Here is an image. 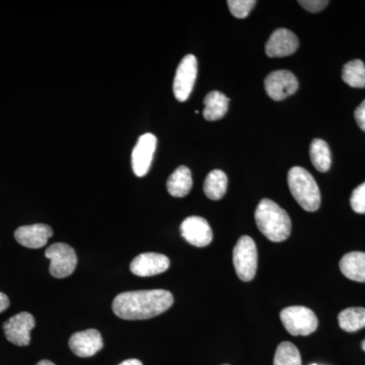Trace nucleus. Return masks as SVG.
<instances>
[{
    "instance_id": "32",
    "label": "nucleus",
    "mask_w": 365,
    "mask_h": 365,
    "mask_svg": "<svg viewBox=\"0 0 365 365\" xmlns=\"http://www.w3.org/2000/svg\"><path fill=\"white\" fill-rule=\"evenodd\" d=\"M311 365H319V364H311Z\"/></svg>"
},
{
    "instance_id": "10",
    "label": "nucleus",
    "mask_w": 365,
    "mask_h": 365,
    "mask_svg": "<svg viewBox=\"0 0 365 365\" xmlns=\"http://www.w3.org/2000/svg\"><path fill=\"white\" fill-rule=\"evenodd\" d=\"M35 325V318L32 314L23 312L7 319L4 324V331L9 342L16 346H28Z\"/></svg>"
},
{
    "instance_id": "27",
    "label": "nucleus",
    "mask_w": 365,
    "mask_h": 365,
    "mask_svg": "<svg viewBox=\"0 0 365 365\" xmlns=\"http://www.w3.org/2000/svg\"><path fill=\"white\" fill-rule=\"evenodd\" d=\"M354 117L359 128L365 132V100L355 110Z\"/></svg>"
},
{
    "instance_id": "8",
    "label": "nucleus",
    "mask_w": 365,
    "mask_h": 365,
    "mask_svg": "<svg viewBox=\"0 0 365 365\" xmlns=\"http://www.w3.org/2000/svg\"><path fill=\"white\" fill-rule=\"evenodd\" d=\"M299 81L292 71H276L265 78V90L274 101H283L299 90Z\"/></svg>"
},
{
    "instance_id": "19",
    "label": "nucleus",
    "mask_w": 365,
    "mask_h": 365,
    "mask_svg": "<svg viewBox=\"0 0 365 365\" xmlns=\"http://www.w3.org/2000/svg\"><path fill=\"white\" fill-rule=\"evenodd\" d=\"M204 193L211 200H220L227 193V176L220 170L209 173L203 186Z\"/></svg>"
},
{
    "instance_id": "15",
    "label": "nucleus",
    "mask_w": 365,
    "mask_h": 365,
    "mask_svg": "<svg viewBox=\"0 0 365 365\" xmlns=\"http://www.w3.org/2000/svg\"><path fill=\"white\" fill-rule=\"evenodd\" d=\"M52 235V228L43 223L21 227L14 232V237L19 244L29 249L43 248Z\"/></svg>"
},
{
    "instance_id": "28",
    "label": "nucleus",
    "mask_w": 365,
    "mask_h": 365,
    "mask_svg": "<svg viewBox=\"0 0 365 365\" xmlns=\"http://www.w3.org/2000/svg\"><path fill=\"white\" fill-rule=\"evenodd\" d=\"M9 307V299L6 294L0 292V313L6 311L7 307Z\"/></svg>"
},
{
    "instance_id": "30",
    "label": "nucleus",
    "mask_w": 365,
    "mask_h": 365,
    "mask_svg": "<svg viewBox=\"0 0 365 365\" xmlns=\"http://www.w3.org/2000/svg\"><path fill=\"white\" fill-rule=\"evenodd\" d=\"M37 365H56L53 364L50 360H42V361L38 362Z\"/></svg>"
},
{
    "instance_id": "33",
    "label": "nucleus",
    "mask_w": 365,
    "mask_h": 365,
    "mask_svg": "<svg viewBox=\"0 0 365 365\" xmlns=\"http://www.w3.org/2000/svg\"><path fill=\"white\" fill-rule=\"evenodd\" d=\"M222 365H230V364H222Z\"/></svg>"
},
{
    "instance_id": "13",
    "label": "nucleus",
    "mask_w": 365,
    "mask_h": 365,
    "mask_svg": "<svg viewBox=\"0 0 365 365\" xmlns=\"http://www.w3.org/2000/svg\"><path fill=\"white\" fill-rule=\"evenodd\" d=\"M69 347L76 356L86 359L97 354L104 347V341L98 330L88 329L73 334L69 339Z\"/></svg>"
},
{
    "instance_id": "23",
    "label": "nucleus",
    "mask_w": 365,
    "mask_h": 365,
    "mask_svg": "<svg viewBox=\"0 0 365 365\" xmlns=\"http://www.w3.org/2000/svg\"><path fill=\"white\" fill-rule=\"evenodd\" d=\"M273 365H302V356L297 346L282 342L276 349Z\"/></svg>"
},
{
    "instance_id": "5",
    "label": "nucleus",
    "mask_w": 365,
    "mask_h": 365,
    "mask_svg": "<svg viewBox=\"0 0 365 365\" xmlns=\"http://www.w3.org/2000/svg\"><path fill=\"white\" fill-rule=\"evenodd\" d=\"M281 322L292 336H309L317 330L318 318L311 309L294 306L285 307L280 313Z\"/></svg>"
},
{
    "instance_id": "11",
    "label": "nucleus",
    "mask_w": 365,
    "mask_h": 365,
    "mask_svg": "<svg viewBox=\"0 0 365 365\" xmlns=\"http://www.w3.org/2000/svg\"><path fill=\"white\" fill-rule=\"evenodd\" d=\"M182 237L192 246L203 248L211 244L213 240L212 230L205 218L190 216L181 225Z\"/></svg>"
},
{
    "instance_id": "16",
    "label": "nucleus",
    "mask_w": 365,
    "mask_h": 365,
    "mask_svg": "<svg viewBox=\"0 0 365 365\" xmlns=\"http://www.w3.org/2000/svg\"><path fill=\"white\" fill-rule=\"evenodd\" d=\"M339 267L341 272L348 279L356 282H365V253L351 252L344 255L341 259Z\"/></svg>"
},
{
    "instance_id": "14",
    "label": "nucleus",
    "mask_w": 365,
    "mask_h": 365,
    "mask_svg": "<svg viewBox=\"0 0 365 365\" xmlns=\"http://www.w3.org/2000/svg\"><path fill=\"white\" fill-rule=\"evenodd\" d=\"M170 259L163 254L138 255L130 264L131 272L140 277H150L165 272L170 268Z\"/></svg>"
},
{
    "instance_id": "24",
    "label": "nucleus",
    "mask_w": 365,
    "mask_h": 365,
    "mask_svg": "<svg viewBox=\"0 0 365 365\" xmlns=\"http://www.w3.org/2000/svg\"><path fill=\"white\" fill-rule=\"evenodd\" d=\"M255 0H228L227 6L232 16L237 19H245L249 16L256 6Z\"/></svg>"
},
{
    "instance_id": "25",
    "label": "nucleus",
    "mask_w": 365,
    "mask_h": 365,
    "mask_svg": "<svg viewBox=\"0 0 365 365\" xmlns=\"http://www.w3.org/2000/svg\"><path fill=\"white\" fill-rule=\"evenodd\" d=\"M350 204L355 212L365 215V182L353 191Z\"/></svg>"
},
{
    "instance_id": "4",
    "label": "nucleus",
    "mask_w": 365,
    "mask_h": 365,
    "mask_svg": "<svg viewBox=\"0 0 365 365\" xmlns=\"http://www.w3.org/2000/svg\"><path fill=\"white\" fill-rule=\"evenodd\" d=\"M234 266L240 279L249 282L256 276L258 251L254 240L248 235L240 237L234 248Z\"/></svg>"
},
{
    "instance_id": "1",
    "label": "nucleus",
    "mask_w": 365,
    "mask_h": 365,
    "mask_svg": "<svg viewBox=\"0 0 365 365\" xmlns=\"http://www.w3.org/2000/svg\"><path fill=\"white\" fill-rule=\"evenodd\" d=\"M174 304V297L165 289L137 290L118 294L112 309L119 318L135 321L160 316Z\"/></svg>"
},
{
    "instance_id": "7",
    "label": "nucleus",
    "mask_w": 365,
    "mask_h": 365,
    "mask_svg": "<svg viewBox=\"0 0 365 365\" xmlns=\"http://www.w3.org/2000/svg\"><path fill=\"white\" fill-rule=\"evenodd\" d=\"M197 71H198V64L194 55H187L180 62L176 76H175L174 86H173L175 97L179 102H186L191 95L195 85Z\"/></svg>"
},
{
    "instance_id": "20",
    "label": "nucleus",
    "mask_w": 365,
    "mask_h": 365,
    "mask_svg": "<svg viewBox=\"0 0 365 365\" xmlns=\"http://www.w3.org/2000/svg\"><path fill=\"white\" fill-rule=\"evenodd\" d=\"M309 155L314 167L319 172L326 173L330 170L332 157H331L330 148L326 141L319 138L314 139L309 146Z\"/></svg>"
},
{
    "instance_id": "31",
    "label": "nucleus",
    "mask_w": 365,
    "mask_h": 365,
    "mask_svg": "<svg viewBox=\"0 0 365 365\" xmlns=\"http://www.w3.org/2000/svg\"><path fill=\"white\" fill-rule=\"evenodd\" d=\"M361 348H362V350H364V351H365V339L364 341H362Z\"/></svg>"
},
{
    "instance_id": "2",
    "label": "nucleus",
    "mask_w": 365,
    "mask_h": 365,
    "mask_svg": "<svg viewBox=\"0 0 365 365\" xmlns=\"http://www.w3.org/2000/svg\"><path fill=\"white\" fill-rule=\"evenodd\" d=\"M259 230L271 242L287 241L292 234V220L284 209L270 199H263L255 211Z\"/></svg>"
},
{
    "instance_id": "6",
    "label": "nucleus",
    "mask_w": 365,
    "mask_h": 365,
    "mask_svg": "<svg viewBox=\"0 0 365 365\" xmlns=\"http://www.w3.org/2000/svg\"><path fill=\"white\" fill-rule=\"evenodd\" d=\"M46 258L51 261L50 274L55 278H66L71 276L78 265V256L69 245L56 242L45 252Z\"/></svg>"
},
{
    "instance_id": "29",
    "label": "nucleus",
    "mask_w": 365,
    "mask_h": 365,
    "mask_svg": "<svg viewBox=\"0 0 365 365\" xmlns=\"http://www.w3.org/2000/svg\"><path fill=\"white\" fill-rule=\"evenodd\" d=\"M119 365H143L140 360L138 359H128L121 362Z\"/></svg>"
},
{
    "instance_id": "21",
    "label": "nucleus",
    "mask_w": 365,
    "mask_h": 365,
    "mask_svg": "<svg viewBox=\"0 0 365 365\" xmlns=\"http://www.w3.org/2000/svg\"><path fill=\"white\" fill-rule=\"evenodd\" d=\"M340 328L345 332H356L365 328L364 307H348L338 316Z\"/></svg>"
},
{
    "instance_id": "17",
    "label": "nucleus",
    "mask_w": 365,
    "mask_h": 365,
    "mask_svg": "<svg viewBox=\"0 0 365 365\" xmlns=\"http://www.w3.org/2000/svg\"><path fill=\"white\" fill-rule=\"evenodd\" d=\"M193 186L192 173L189 168L180 165L169 177L167 182V189L170 195L182 198L188 195Z\"/></svg>"
},
{
    "instance_id": "3",
    "label": "nucleus",
    "mask_w": 365,
    "mask_h": 365,
    "mask_svg": "<svg viewBox=\"0 0 365 365\" xmlns=\"http://www.w3.org/2000/svg\"><path fill=\"white\" fill-rule=\"evenodd\" d=\"M288 186L297 202L309 212H314L321 205V193L314 177L304 168L294 167L288 172Z\"/></svg>"
},
{
    "instance_id": "9",
    "label": "nucleus",
    "mask_w": 365,
    "mask_h": 365,
    "mask_svg": "<svg viewBox=\"0 0 365 365\" xmlns=\"http://www.w3.org/2000/svg\"><path fill=\"white\" fill-rule=\"evenodd\" d=\"M158 139L153 133H145L139 137L135 148L132 151V170L137 177L148 175L157 148Z\"/></svg>"
},
{
    "instance_id": "12",
    "label": "nucleus",
    "mask_w": 365,
    "mask_h": 365,
    "mask_svg": "<svg viewBox=\"0 0 365 365\" xmlns=\"http://www.w3.org/2000/svg\"><path fill=\"white\" fill-rule=\"evenodd\" d=\"M299 42L297 35L287 29L274 31L266 43L265 51L268 57H287L299 49Z\"/></svg>"
},
{
    "instance_id": "22",
    "label": "nucleus",
    "mask_w": 365,
    "mask_h": 365,
    "mask_svg": "<svg viewBox=\"0 0 365 365\" xmlns=\"http://www.w3.org/2000/svg\"><path fill=\"white\" fill-rule=\"evenodd\" d=\"M342 79L351 88H365V66L359 59L348 62L342 69Z\"/></svg>"
},
{
    "instance_id": "18",
    "label": "nucleus",
    "mask_w": 365,
    "mask_h": 365,
    "mask_svg": "<svg viewBox=\"0 0 365 365\" xmlns=\"http://www.w3.org/2000/svg\"><path fill=\"white\" fill-rule=\"evenodd\" d=\"M230 98L218 91H210L204 98L203 116L207 121H217L227 113Z\"/></svg>"
},
{
    "instance_id": "26",
    "label": "nucleus",
    "mask_w": 365,
    "mask_h": 365,
    "mask_svg": "<svg viewBox=\"0 0 365 365\" xmlns=\"http://www.w3.org/2000/svg\"><path fill=\"white\" fill-rule=\"evenodd\" d=\"M299 4L307 11L319 13L326 9L329 1L327 0H302V1H299Z\"/></svg>"
}]
</instances>
